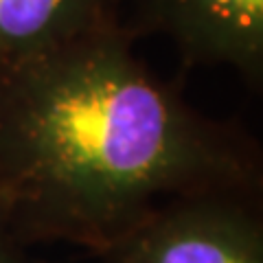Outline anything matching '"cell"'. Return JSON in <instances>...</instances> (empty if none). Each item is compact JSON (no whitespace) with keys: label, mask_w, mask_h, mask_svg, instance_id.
<instances>
[{"label":"cell","mask_w":263,"mask_h":263,"mask_svg":"<svg viewBox=\"0 0 263 263\" xmlns=\"http://www.w3.org/2000/svg\"><path fill=\"white\" fill-rule=\"evenodd\" d=\"M134 42L121 20L0 60V209L22 243L101 257L167 200L261 191L257 143L197 112Z\"/></svg>","instance_id":"6da1fadb"},{"label":"cell","mask_w":263,"mask_h":263,"mask_svg":"<svg viewBox=\"0 0 263 263\" xmlns=\"http://www.w3.org/2000/svg\"><path fill=\"white\" fill-rule=\"evenodd\" d=\"M259 193H197L162 202L132 226L105 263H263Z\"/></svg>","instance_id":"7a4b0ae2"},{"label":"cell","mask_w":263,"mask_h":263,"mask_svg":"<svg viewBox=\"0 0 263 263\" xmlns=\"http://www.w3.org/2000/svg\"><path fill=\"white\" fill-rule=\"evenodd\" d=\"M123 24L136 40L167 37L184 68L228 66L250 88L263 81V0H134Z\"/></svg>","instance_id":"3957f363"},{"label":"cell","mask_w":263,"mask_h":263,"mask_svg":"<svg viewBox=\"0 0 263 263\" xmlns=\"http://www.w3.org/2000/svg\"><path fill=\"white\" fill-rule=\"evenodd\" d=\"M123 0H0V60L48 51L119 24Z\"/></svg>","instance_id":"277c9868"},{"label":"cell","mask_w":263,"mask_h":263,"mask_svg":"<svg viewBox=\"0 0 263 263\" xmlns=\"http://www.w3.org/2000/svg\"><path fill=\"white\" fill-rule=\"evenodd\" d=\"M22 246L24 243L13 233L9 219L5 217L3 209H0V263H29Z\"/></svg>","instance_id":"5b68a950"}]
</instances>
